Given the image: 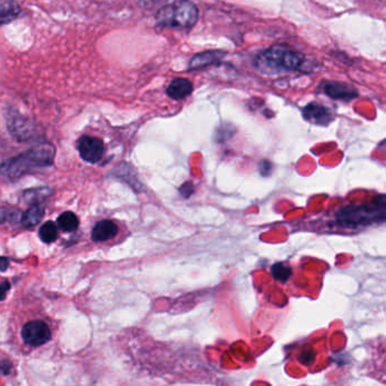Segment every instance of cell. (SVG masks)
I'll return each mask as SVG.
<instances>
[{"instance_id": "cell-1", "label": "cell", "mask_w": 386, "mask_h": 386, "mask_svg": "<svg viewBox=\"0 0 386 386\" xmlns=\"http://www.w3.org/2000/svg\"><path fill=\"white\" fill-rule=\"evenodd\" d=\"M386 222V195H378L366 204H349L336 213V224L343 229H366Z\"/></svg>"}, {"instance_id": "cell-16", "label": "cell", "mask_w": 386, "mask_h": 386, "mask_svg": "<svg viewBox=\"0 0 386 386\" xmlns=\"http://www.w3.org/2000/svg\"><path fill=\"white\" fill-rule=\"evenodd\" d=\"M58 225L64 232H74L79 226L77 216L71 211H66L58 217Z\"/></svg>"}, {"instance_id": "cell-21", "label": "cell", "mask_w": 386, "mask_h": 386, "mask_svg": "<svg viewBox=\"0 0 386 386\" xmlns=\"http://www.w3.org/2000/svg\"><path fill=\"white\" fill-rule=\"evenodd\" d=\"M193 192V186H192L191 183H186L184 186L181 188V193H182L183 197H189Z\"/></svg>"}, {"instance_id": "cell-24", "label": "cell", "mask_w": 386, "mask_h": 386, "mask_svg": "<svg viewBox=\"0 0 386 386\" xmlns=\"http://www.w3.org/2000/svg\"><path fill=\"white\" fill-rule=\"evenodd\" d=\"M10 266V260L7 258L0 257V271H5Z\"/></svg>"}, {"instance_id": "cell-8", "label": "cell", "mask_w": 386, "mask_h": 386, "mask_svg": "<svg viewBox=\"0 0 386 386\" xmlns=\"http://www.w3.org/2000/svg\"><path fill=\"white\" fill-rule=\"evenodd\" d=\"M303 117L305 120L318 124V126H328L334 120V112L327 106L318 103H309L303 108Z\"/></svg>"}, {"instance_id": "cell-6", "label": "cell", "mask_w": 386, "mask_h": 386, "mask_svg": "<svg viewBox=\"0 0 386 386\" xmlns=\"http://www.w3.org/2000/svg\"><path fill=\"white\" fill-rule=\"evenodd\" d=\"M322 92L331 99L349 102L358 97V90L349 84L337 81H325L320 85Z\"/></svg>"}, {"instance_id": "cell-11", "label": "cell", "mask_w": 386, "mask_h": 386, "mask_svg": "<svg viewBox=\"0 0 386 386\" xmlns=\"http://www.w3.org/2000/svg\"><path fill=\"white\" fill-rule=\"evenodd\" d=\"M193 90L191 81L186 78H176L167 87L166 93L171 99H183L190 95Z\"/></svg>"}, {"instance_id": "cell-15", "label": "cell", "mask_w": 386, "mask_h": 386, "mask_svg": "<svg viewBox=\"0 0 386 386\" xmlns=\"http://www.w3.org/2000/svg\"><path fill=\"white\" fill-rule=\"evenodd\" d=\"M51 195V190L49 188H35L30 189V190H26V191L23 193V199H24L28 204H39L42 202V201L46 200V199Z\"/></svg>"}, {"instance_id": "cell-3", "label": "cell", "mask_w": 386, "mask_h": 386, "mask_svg": "<svg viewBox=\"0 0 386 386\" xmlns=\"http://www.w3.org/2000/svg\"><path fill=\"white\" fill-rule=\"evenodd\" d=\"M305 64V57L286 46H273L260 53L254 60V67L264 75H279L300 70Z\"/></svg>"}, {"instance_id": "cell-5", "label": "cell", "mask_w": 386, "mask_h": 386, "mask_svg": "<svg viewBox=\"0 0 386 386\" xmlns=\"http://www.w3.org/2000/svg\"><path fill=\"white\" fill-rule=\"evenodd\" d=\"M23 341L32 348L44 346L52 338V332L47 322L33 320L25 323L22 332Z\"/></svg>"}, {"instance_id": "cell-20", "label": "cell", "mask_w": 386, "mask_h": 386, "mask_svg": "<svg viewBox=\"0 0 386 386\" xmlns=\"http://www.w3.org/2000/svg\"><path fill=\"white\" fill-rule=\"evenodd\" d=\"M10 284L8 281H3V284H0V300H5L7 291H10Z\"/></svg>"}, {"instance_id": "cell-12", "label": "cell", "mask_w": 386, "mask_h": 386, "mask_svg": "<svg viewBox=\"0 0 386 386\" xmlns=\"http://www.w3.org/2000/svg\"><path fill=\"white\" fill-rule=\"evenodd\" d=\"M225 56L224 51H207V52L195 55L190 61V69H199L213 65L220 61V59Z\"/></svg>"}, {"instance_id": "cell-10", "label": "cell", "mask_w": 386, "mask_h": 386, "mask_svg": "<svg viewBox=\"0 0 386 386\" xmlns=\"http://www.w3.org/2000/svg\"><path fill=\"white\" fill-rule=\"evenodd\" d=\"M117 234V226L111 220H101L94 226L92 238L95 242H104L115 238Z\"/></svg>"}, {"instance_id": "cell-13", "label": "cell", "mask_w": 386, "mask_h": 386, "mask_svg": "<svg viewBox=\"0 0 386 386\" xmlns=\"http://www.w3.org/2000/svg\"><path fill=\"white\" fill-rule=\"evenodd\" d=\"M21 7L15 0H0V25L12 22L19 15Z\"/></svg>"}, {"instance_id": "cell-9", "label": "cell", "mask_w": 386, "mask_h": 386, "mask_svg": "<svg viewBox=\"0 0 386 386\" xmlns=\"http://www.w3.org/2000/svg\"><path fill=\"white\" fill-rule=\"evenodd\" d=\"M7 126L12 136H15L19 140H28L26 138H30L33 133L31 122L19 115L10 117V121H7Z\"/></svg>"}, {"instance_id": "cell-18", "label": "cell", "mask_w": 386, "mask_h": 386, "mask_svg": "<svg viewBox=\"0 0 386 386\" xmlns=\"http://www.w3.org/2000/svg\"><path fill=\"white\" fill-rule=\"evenodd\" d=\"M272 276L276 280L281 281V282H284L287 281L288 279L291 278V269L287 264L284 263H277L275 266L272 267L271 269Z\"/></svg>"}, {"instance_id": "cell-23", "label": "cell", "mask_w": 386, "mask_h": 386, "mask_svg": "<svg viewBox=\"0 0 386 386\" xmlns=\"http://www.w3.org/2000/svg\"><path fill=\"white\" fill-rule=\"evenodd\" d=\"M14 213H16L15 211H7L6 209H0V222L8 220Z\"/></svg>"}, {"instance_id": "cell-14", "label": "cell", "mask_w": 386, "mask_h": 386, "mask_svg": "<svg viewBox=\"0 0 386 386\" xmlns=\"http://www.w3.org/2000/svg\"><path fill=\"white\" fill-rule=\"evenodd\" d=\"M44 216V208L41 204H33L22 217V225L26 229H31L37 225Z\"/></svg>"}, {"instance_id": "cell-19", "label": "cell", "mask_w": 386, "mask_h": 386, "mask_svg": "<svg viewBox=\"0 0 386 386\" xmlns=\"http://www.w3.org/2000/svg\"><path fill=\"white\" fill-rule=\"evenodd\" d=\"M12 369V364L8 360H0V375H7Z\"/></svg>"}, {"instance_id": "cell-2", "label": "cell", "mask_w": 386, "mask_h": 386, "mask_svg": "<svg viewBox=\"0 0 386 386\" xmlns=\"http://www.w3.org/2000/svg\"><path fill=\"white\" fill-rule=\"evenodd\" d=\"M55 146L44 142L12 160L3 162L0 165V173L10 180L19 179L31 171L51 166L55 162Z\"/></svg>"}, {"instance_id": "cell-4", "label": "cell", "mask_w": 386, "mask_h": 386, "mask_svg": "<svg viewBox=\"0 0 386 386\" xmlns=\"http://www.w3.org/2000/svg\"><path fill=\"white\" fill-rule=\"evenodd\" d=\"M199 10L189 0H179L158 10L156 15L158 26L171 28H192L197 23Z\"/></svg>"}, {"instance_id": "cell-7", "label": "cell", "mask_w": 386, "mask_h": 386, "mask_svg": "<svg viewBox=\"0 0 386 386\" xmlns=\"http://www.w3.org/2000/svg\"><path fill=\"white\" fill-rule=\"evenodd\" d=\"M78 152L84 161L94 164L102 158L104 154V144L96 137L84 136L78 142Z\"/></svg>"}, {"instance_id": "cell-17", "label": "cell", "mask_w": 386, "mask_h": 386, "mask_svg": "<svg viewBox=\"0 0 386 386\" xmlns=\"http://www.w3.org/2000/svg\"><path fill=\"white\" fill-rule=\"evenodd\" d=\"M39 236L44 243H52L58 238V229L52 222H44L39 231Z\"/></svg>"}, {"instance_id": "cell-22", "label": "cell", "mask_w": 386, "mask_h": 386, "mask_svg": "<svg viewBox=\"0 0 386 386\" xmlns=\"http://www.w3.org/2000/svg\"><path fill=\"white\" fill-rule=\"evenodd\" d=\"M260 170H264L263 172H261V173H262L263 175H268V174L270 173V170H271V164H270L268 161L262 162L261 165H260Z\"/></svg>"}]
</instances>
